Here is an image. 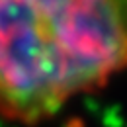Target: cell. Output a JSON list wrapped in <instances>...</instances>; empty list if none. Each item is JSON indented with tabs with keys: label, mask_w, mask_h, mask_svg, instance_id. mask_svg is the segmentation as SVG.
<instances>
[{
	"label": "cell",
	"mask_w": 127,
	"mask_h": 127,
	"mask_svg": "<svg viewBox=\"0 0 127 127\" xmlns=\"http://www.w3.org/2000/svg\"><path fill=\"white\" fill-rule=\"evenodd\" d=\"M127 72V0H0V121L39 127Z\"/></svg>",
	"instance_id": "cell-1"
}]
</instances>
